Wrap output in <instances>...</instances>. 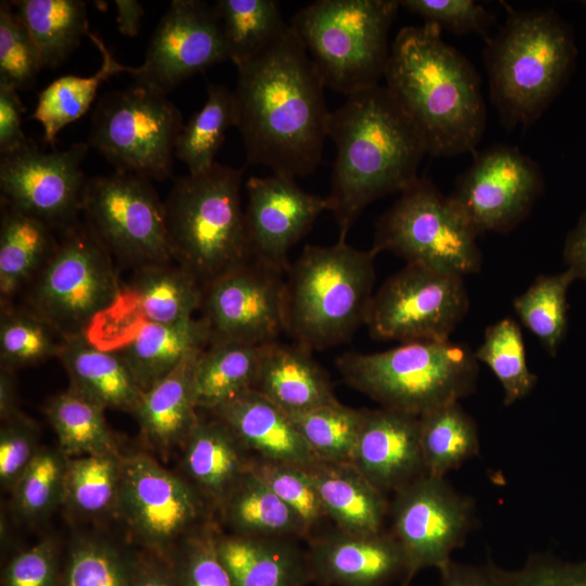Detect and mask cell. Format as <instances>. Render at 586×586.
<instances>
[{
    "label": "cell",
    "instance_id": "8992f818",
    "mask_svg": "<svg viewBox=\"0 0 586 586\" xmlns=\"http://www.w3.org/2000/svg\"><path fill=\"white\" fill-rule=\"evenodd\" d=\"M243 171L215 163L181 176L164 203L171 257L203 285L253 257L242 207Z\"/></svg>",
    "mask_w": 586,
    "mask_h": 586
},
{
    "label": "cell",
    "instance_id": "ba28073f",
    "mask_svg": "<svg viewBox=\"0 0 586 586\" xmlns=\"http://www.w3.org/2000/svg\"><path fill=\"white\" fill-rule=\"evenodd\" d=\"M398 0H317L302 8L291 27L326 87L346 97L380 84Z\"/></svg>",
    "mask_w": 586,
    "mask_h": 586
},
{
    "label": "cell",
    "instance_id": "cb8c5ba5",
    "mask_svg": "<svg viewBox=\"0 0 586 586\" xmlns=\"http://www.w3.org/2000/svg\"><path fill=\"white\" fill-rule=\"evenodd\" d=\"M183 476L216 510L249 470L251 453L220 419L199 418L181 445Z\"/></svg>",
    "mask_w": 586,
    "mask_h": 586
},
{
    "label": "cell",
    "instance_id": "603a6c76",
    "mask_svg": "<svg viewBox=\"0 0 586 586\" xmlns=\"http://www.w3.org/2000/svg\"><path fill=\"white\" fill-rule=\"evenodd\" d=\"M209 413L224 421L252 456L302 468L318 460L289 416L255 391H246Z\"/></svg>",
    "mask_w": 586,
    "mask_h": 586
},
{
    "label": "cell",
    "instance_id": "ffe728a7",
    "mask_svg": "<svg viewBox=\"0 0 586 586\" xmlns=\"http://www.w3.org/2000/svg\"><path fill=\"white\" fill-rule=\"evenodd\" d=\"M245 220L253 257L286 273L289 251L326 211L328 198L308 193L278 174L251 177L245 184Z\"/></svg>",
    "mask_w": 586,
    "mask_h": 586
},
{
    "label": "cell",
    "instance_id": "94428289",
    "mask_svg": "<svg viewBox=\"0 0 586 586\" xmlns=\"http://www.w3.org/2000/svg\"><path fill=\"white\" fill-rule=\"evenodd\" d=\"M117 27L120 34L128 37H136L140 29L141 18L144 9L137 0H116Z\"/></svg>",
    "mask_w": 586,
    "mask_h": 586
},
{
    "label": "cell",
    "instance_id": "8d00e7d4",
    "mask_svg": "<svg viewBox=\"0 0 586 586\" xmlns=\"http://www.w3.org/2000/svg\"><path fill=\"white\" fill-rule=\"evenodd\" d=\"M419 424L421 454L428 475L445 477L480 450L477 426L459 402L419 417Z\"/></svg>",
    "mask_w": 586,
    "mask_h": 586
},
{
    "label": "cell",
    "instance_id": "6125c7cd",
    "mask_svg": "<svg viewBox=\"0 0 586 586\" xmlns=\"http://www.w3.org/2000/svg\"><path fill=\"white\" fill-rule=\"evenodd\" d=\"M22 412L18 408V397L13 370L1 367L0 370V418L8 420Z\"/></svg>",
    "mask_w": 586,
    "mask_h": 586
},
{
    "label": "cell",
    "instance_id": "d4e9b609",
    "mask_svg": "<svg viewBox=\"0 0 586 586\" xmlns=\"http://www.w3.org/2000/svg\"><path fill=\"white\" fill-rule=\"evenodd\" d=\"M252 391L286 415L304 412L339 402L326 371L298 344L278 341L264 345Z\"/></svg>",
    "mask_w": 586,
    "mask_h": 586
},
{
    "label": "cell",
    "instance_id": "db71d44e",
    "mask_svg": "<svg viewBox=\"0 0 586 586\" xmlns=\"http://www.w3.org/2000/svg\"><path fill=\"white\" fill-rule=\"evenodd\" d=\"M399 5L424 20L457 35L484 34L493 15L473 0H400Z\"/></svg>",
    "mask_w": 586,
    "mask_h": 586
},
{
    "label": "cell",
    "instance_id": "9c48e42d",
    "mask_svg": "<svg viewBox=\"0 0 586 586\" xmlns=\"http://www.w3.org/2000/svg\"><path fill=\"white\" fill-rule=\"evenodd\" d=\"M122 296L112 255L87 225L63 231L55 250L29 283L28 309L62 337L87 334L94 319Z\"/></svg>",
    "mask_w": 586,
    "mask_h": 586
},
{
    "label": "cell",
    "instance_id": "6da1fadb",
    "mask_svg": "<svg viewBox=\"0 0 586 586\" xmlns=\"http://www.w3.org/2000/svg\"><path fill=\"white\" fill-rule=\"evenodd\" d=\"M237 128L246 161L304 177L319 165L331 112L324 84L291 25L259 55L234 64Z\"/></svg>",
    "mask_w": 586,
    "mask_h": 586
},
{
    "label": "cell",
    "instance_id": "5bb4252c",
    "mask_svg": "<svg viewBox=\"0 0 586 586\" xmlns=\"http://www.w3.org/2000/svg\"><path fill=\"white\" fill-rule=\"evenodd\" d=\"M468 308L462 277L407 264L373 293L365 326L377 340L446 341Z\"/></svg>",
    "mask_w": 586,
    "mask_h": 586
},
{
    "label": "cell",
    "instance_id": "d6986e66",
    "mask_svg": "<svg viewBox=\"0 0 586 586\" xmlns=\"http://www.w3.org/2000/svg\"><path fill=\"white\" fill-rule=\"evenodd\" d=\"M229 60L215 7L174 0L158 22L144 62L131 67L136 84L167 94L183 80Z\"/></svg>",
    "mask_w": 586,
    "mask_h": 586
},
{
    "label": "cell",
    "instance_id": "f5cc1de1",
    "mask_svg": "<svg viewBox=\"0 0 586 586\" xmlns=\"http://www.w3.org/2000/svg\"><path fill=\"white\" fill-rule=\"evenodd\" d=\"M40 448L39 429L29 417L20 412L2 421L0 429V482L3 488L13 489Z\"/></svg>",
    "mask_w": 586,
    "mask_h": 586
},
{
    "label": "cell",
    "instance_id": "ac0fdd59",
    "mask_svg": "<svg viewBox=\"0 0 586 586\" xmlns=\"http://www.w3.org/2000/svg\"><path fill=\"white\" fill-rule=\"evenodd\" d=\"M543 188V174L531 157L497 144L474 157L449 196L479 234L507 232L527 216Z\"/></svg>",
    "mask_w": 586,
    "mask_h": 586
},
{
    "label": "cell",
    "instance_id": "b9f144b4",
    "mask_svg": "<svg viewBox=\"0 0 586 586\" xmlns=\"http://www.w3.org/2000/svg\"><path fill=\"white\" fill-rule=\"evenodd\" d=\"M575 280L569 269L543 275L513 300V308L521 322L552 356L557 354L568 331L566 296Z\"/></svg>",
    "mask_w": 586,
    "mask_h": 586
},
{
    "label": "cell",
    "instance_id": "484cf974",
    "mask_svg": "<svg viewBox=\"0 0 586 586\" xmlns=\"http://www.w3.org/2000/svg\"><path fill=\"white\" fill-rule=\"evenodd\" d=\"M298 542L216 533L217 552L233 586L310 584L306 549Z\"/></svg>",
    "mask_w": 586,
    "mask_h": 586
},
{
    "label": "cell",
    "instance_id": "bcb514c9",
    "mask_svg": "<svg viewBox=\"0 0 586 586\" xmlns=\"http://www.w3.org/2000/svg\"><path fill=\"white\" fill-rule=\"evenodd\" d=\"M67 461L59 447L40 448L11 491L13 510L20 519L37 522L62 505Z\"/></svg>",
    "mask_w": 586,
    "mask_h": 586
},
{
    "label": "cell",
    "instance_id": "4fadbf2b",
    "mask_svg": "<svg viewBox=\"0 0 586 586\" xmlns=\"http://www.w3.org/2000/svg\"><path fill=\"white\" fill-rule=\"evenodd\" d=\"M81 211L107 252L138 268L171 262L165 206L152 181L115 170L87 180Z\"/></svg>",
    "mask_w": 586,
    "mask_h": 586
},
{
    "label": "cell",
    "instance_id": "f907efd6",
    "mask_svg": "<svg viewBox=\"0 0 586 586\" xmlns=\"http://www.w3.org/2000/svg\"><path fill=\"white\" fill-rule=\"evenodd\" d=\"M217 527L209 522L184 538L170 559L179 586H233L216 548Z\"/></svg>",
    "mask_w": 586,
    "mask_h": 586
},
{
    "label": "cell",
    "instance_id": "e575fe53",
    "mask_svg": "<svg viewBox=\"0 0 586 586\" xmlns=\"http://www.w3.org/2000/svg\"><path fill=\"white\" fill-rule=\"evenodd\" d=\"M102 55V64L97 73L89 77L65 75L53 80L38 95L36 109L31 115L42 125L43 139L54 145L61 129L81 117L93 102L101 84L122 72L130 74L131 67L118 63L104 42L97 35L88 31Z\"/></svg>",
    "mask_w": 586,
    "mask_h": 586
},
{
    "label": "cell",
    "instance_id": "ab89813d",
    "mask_svg": "<svg viewBox=\"0 0 586 586\" xmlns=\"http://www.w3.org/2000/svg\"><path fill=\"white\" fill-rule=\"evenodd\" d=\"M122 470L120 453L68 457L62 506L85 518L115 514Z\"/></svg>",
    "mask_w": 586,
    "mask_h": 586
},
{
    "label": "cell",
    "instance_id": "4316f807",
    "mask_svg": "<svg viewBox=\"0 0 586 586\" xmlns=\"http://www.w3.org/2000/svg\"><path fill=\"white\" fill-rule=\"evenodd\" d=\"M69 388L103 409L132 413L143 390L117 349L103 348L87 334L63 337L58 355Z\"/></svg>",
    "mask_w": 586,
    "mask_h": 586
},
{
    "label": "cell",
    "instance_id": "277c9868",
    "mask_svg": "<svg viewBox=\"0 0 586 586\" xmlns=\"http://www.w3.org/2000/svg\"><path fill=\"white\" fill-rule=\"evenodd\" d=\"M569 25L552 10L508 8L487 41L489 95L507 127H527L562 89L576 59Z\"/></svg>",
    "mask_w": 586,
    "mask_h": 586
},
{
    "label": "cell",
    "instance_id": "ee69618b",
    "mask_svg": "<svg viewBox=\"0 0 586 586\" xmlns=\"http://www.w3.org/2000/svg\"><path fill=\"white\" fill-rule=\"evenodd\" d=\"M138 557L102 538H76L62 564L60 586H132Z\"/></svg>",
    "mask_w": 586,
    "mask_h": 586
},
{
    "label": "cell",
    "instance_id": "7bdbcfd3",
    "mask_svg": "<svg viewBox=\"0 0 586 586\" xmlns=\"http://www.w3.org/2000/svg\"><path fill=\"white\" fill-rule=\"evenodd\" d=\"M288 416L318 459L352 462L365 409H354L335 402Z\"/></svg>",
    "mask_w": 586,
    "mask_h": 586
},
{
    "label": "cell",
    "instance_id": "e0dca14e",
    "mask_svg": "<svg viewBox=\"0 0 586 586\" xmlns=\"http://www.w3.org/2000/svg\"><path fill=\"white\" fill-rule=\"evenodd\" d=\"M89 144L43 152L29 139L20 149L0 155L1 199L52 229L76 224L87 180L81 169Z\"/></svg>",
    "mask_w": 586,
    "mask_h": 586
},
{
    "label": "cell",
    "instance_id": "9a60e30c",
    "mask_svg": "<svg viewBox=\"0 0 586 586\" xmlns=\"http://www.w3.org/2000/svg\"><path fill=\"white\" fill-rule=\"evenodd\" d=\"M388 530L407 564L403 586L423 569H444L466 540L474 521L473 500L445 477L424 474L393 494Z\"/></svg>",
    "mask_w": 586,
    "mask_h": 586
},
{
    "label": "cell",
    "instance_id": "681fc988",
    "mask_svg": "<svg viewBox=\"0 0 586 586\" xmlns=\"http://www.w3.org/2000/svg\"><path fill=\"white\" fill-rule=\"evenodd\" d=\"M9 1L0 2V84L30 88L43 67L38 49Z\"/></svg>",
    "mask_w": 586,
    "mask_h": 586
},
{
    "label": "cell",
    "instance_id": "8fae6325",
    "mask_svg": "<svg viewBox=\"0 0 586 586\" xmlns=\"http://www.w3.org/2000/svg\"><path fill=\"white\" fill-rule=\"evenodd\" d=\"M182 126L181 113L167 94L136 84L99 100L89 143L118 171L164 180L173 174Z\"/></svg>",
    "mask_w": 586,
    "mask_h": 586
},
{
    "label": "cell",
    "instance_id": "1f68e13d",
    "mask_svg": "<svg viewBox=\"0 0 586 586\" xmlns=\"http://www.w3.org/2000/svg\"><path fill=\"white\" fill-rule=\"evenodd\" d=\"M128 295L139 321L177 323L202 309L204 285L177 263H154L136 268Z\"/></svg>",
    "mask_w": 586,
    "mask_h": 586
},
{
    "label": "cell",
    "instance_id": "816d5d0a",
    "mask_svg": "<svg viewBox=\"0 0 586 586\" xmlns=\"http://www.w3.org/2000/svg\"><path fill=\"white\" fill-rule=\"evenodd\" d=\"M500 586H586V558L566 562L550 555H531L519 569L487 562Z\"/></svg>",
    "mask_w": 586,
    "mask_h": 586
},
{
    "label": "cell",
    "instance_id": "f35d334b",
    "mask_svg": "<svg viewBox=\"0 0 586 586\" xmlns=\"http://www.w3.org/2000/svg\"><path fill=\"white\" fill-rule=\"evenodd\" d=\"M214 7L233 64L259 55L290 28L276 0H218Z\"/></svg>",
    "mask_w": 586,
    "mask_h": 586
},
{
    "label": "cell",
    "instance_id": "f6af8a7d",
    "mask_svg": "<svg viewBox=\"0 0 586 586\" xmlns=\"http://www.w3.org/2000/svg\"><path fill=\"white\" fill-rule=\"evenodd\" d=\"M474 356L499 381L506 406L526 397L537 383L536 374L527 367L523 336L513 319L504 318L489 326Z\"/></svg>",
    "mask_w": 586,
    "mask_h": 586
},
{
    "label": "cell",
    "instance_id": "2e32d148",
    "mask_svg": "<svg viewBox=\"0 0 586 586\" xmlns=\"http://www.w3.org/2000/svg\"><path fill=\"white\" fill-rule=\"evenodd\" d=\"M285 273L252 257L206 285L202 317L211 342L264 345L284 332Z\"/></svg>",
    "mask_w": 586,
    "mask_h": 586
},
{
    "label": "cell",
    "instance_id": "836d02e7",
    "mask_svg": "<svg viewBox=\"0 0 586 586\" xmlns=\"http://www.w3.org/2000/svg\"><path fill=\"white\" fill-rule=\"evenodd\" d=\"M264 345L238 342L209 343L200 353L195 362L194 386L198 408L209 412L252 390Z\"/></svg>",
    "mask_w": 586,
    "mask_h": 586
},
{
    "label": "cell",
    "instance_id": "d6a6232c",
    "mask_svg": "<svg viewBox=\"0 0 586 586\" xmlns=\"http://www.w3.org/2000/svg\"><path fill=\"white\" fill-rule=\"evenodd\" d=\"M52 228L1 199L0 295L12 297L31 281L58 245Z\"/></svg>",
    "mask_w": 586,
    "mask_h": 586
},
{
    "label": "cell",
    "instance_id": "d590c367",
    "mask_svg": "<svg viewBox=\"0 0 586 586\" xmlns=\"http://www.w3.org/2000/svg\"><path fill=\"white\" fill-rule=\"evenodd\" d=\"M11 3L30 34L43 67L63 63L89 31L85 1L17 0Z\"/></svg>",
    "mask_w": 586,
    "mask_h": 586
},
{
    "label": "cell",
    "instance_id": "680465c9",
    "mask_svg": "<svg viewBox=\"0 0 586 586\" xmlns=\"http://www.w3.org/2000/svg\"><path fill=\"white\" fill-rule=\"evenodd\" d=\"M440 572V586H500L488 564L473 565L451 560Z\"/></svg>",
    "mask_w": 586,
    "mask_h": 586
},
{
    "label": "cell",
    "instance_id": "7c38bea8",
    "mask_svg": "<svg viewBox=\"0 0 586 586\" xmlns=\"http://www.w3.org/2000/svg\"><path fill=\"white\" fill-rule=\"evenodd\" d=\"M209 509L184 476L151 456H123L115 514L146 552L170 558L184 538L211 522Z\"/></svg>",
    "mask_w": 586,
    "mask_h": 586
},
{
    "label": "cell",
    "instance_id": "f546056e",
    "mask_svg": "<svg viewBox=\"0 0 586 586\" xmlns=\"http://www.w3.org/2000/svg\"><path fill=\"white\" fill-rule=\"evenodd\" d=\"M135 327L117 351L143 391L211 342L209 327L202 316L168 324L139 321Z\"/></svg>",
    "mask_w": 586,
    "mask_h": 586
},
{
    "label": "cell",
    "instance_id": "83f0119b",
    "mask_svg": "<svg viewBox=\"0 0 586 586\" xmlns=\"http://www.w3.org/2000/svg\"><path fill=\"white\" fill-rule=\"evenodd\" d=\"M331 523L352 534L383 532L388 518L387 495L353 464L316 460L304 467Z\"/></svg>",
    "mask_w": 586,
    "mask_h": 586
},
{
    "label": "cell",
    "instance_id": "44dd1931",
    "mask_svg": "<svg viewBox=\"0 0 586 586\" xmlns=\"http://www.w3.org/2000/svg\"><path fill=\"white\" fill-rule=\"evenodd\" d=\"M306 543L310 581L317 586H388L406 577L404 552L387 530L352 534L333 526Z\"/></svg>",
    "mask_w": 586,
    "mask_h": 586
},
{
    "label": "cell",
    "instance_id": "52a82bcc",
    "mask_svg": "<svg viewBox=\"0 0 586 586\" xmlns=\"http://www.w3.org/2000/svg\"><path fill=\"white\" fill-rule=\"evenodd\" d=\"M343 381L382 408L421 417L475 390L479 361L464 344L416 341L336 359Z\"/></svg>",
    "mask_w": 586,
    "mask_h": 586
},
{
    "label": "cell",
    "instance_id": "74e56055",
    "mask_svg": "<svg viewBox=\"0 0 586 586\" xmlns=\"http://www.w3.org/2000/svg\"><path fill=\"white\" fill-rule=\"evenodd\" d=\"M102 407L72 388L53 396L44 413L67 457L119 453Z\"/></svg>",
    "mask_w": 586,
    "mask_h": 586
},
{
    "label": "cell",
    "instance_id": "3957f363",
    "mask_svg": "<svg viewBox=\"0 0 586 586\" xmlns=\"http://www.w3.org/2000/svg\"><path fill=\"white\" fill-rule=\"evenodd\" d=\"M431 23L403 27L391 44L385 87L436 157L474 150L486 126L481 81Z\"/></svg>",
    "mask_w": 586,
    "mask_h": 586
},
{
    "label": "cell",
    "instance_id": "30bf717a",
    "mask_svg": "<svg viewBox=\"0 0 586 586\" xmlns=\"http://www.w3.org/2000/svg\"><path fill=\"white\" fill-rule=\"evenodd\" d=\"M477 235L450 196L419 177L379 219L372 249L463 278L481 268Z\"/></svg>",
    "mask_w": 586,
    "mask_h": 586
},
{
    "label": "cell",
    "instance_id": "60d3db41",
    "mask_svg": "<svg viewBox=\"0 0 586 586\" xmlns=\"http://www.w3.org/2000/svg\"><path fill=\"white\" fill-rule=\"evenodd\" d=\"M237 126L233 91L224 85L211 84L202 109L182 126L178 136L175 157L188 168V174L209 169L221 148L226 132Z\"/></svg>",
    "mask_w": 586,
    "mask_h": 586
},
{
    "label": "cell",
    "instance_id": "11a10c76",
    "mask_svg": "<svg viewBox=\"0 0 586 586\" xmlns=\"http://www.w3.org/2000/svg\"><path fill=\"white\" fill-rule=\"evenodd\" d=\"M62 563L53 538L16 552L2 573V586H60Z\"/></svg>",
    "mask_w": 586,
    "mask_h": 586
},
{
    "label": "cell",
    "instance_id": "7dc6e473",
    "mask_svg": "<svg viewBox=\"0 0 586 586\" xmlns=\"http://www.w3.org/2000/svg\"><path fill=\"white\" fill-rule=\"evenodd\" d=\"M249 469L298 517L308 539L329 528L331 521L304 468L252 456Z\"/></svg>",
    "mask_w": 586,
    "mask_h": 586
},
{
    "label": "cell",
    "instance_id": "4dcf8cb0",
    "mask_svg": "<svg viewBox=\"0 0 586 586\" xmlns=\"http://www.w3.org/2000/svg\"><path fill=\"white\" fill-rule=\"evenodd\" d=\"M216 510L231 534L308 539L298 517L250 469Z\"/></svg>",
    "mask_w": 586,
    "mask_h": 586
},
{
    "label": "cell",
    "instance_id": "91938a15",
    "mask_svg": "<svg viewBox=\"0 0 586 586\" xmlns=\"http://www.w3.org/2000/svg\"><path fill=\"white\" fill-rule=\"evenodd\" d=\"M563 258L576 280H586V211L566 237Z\"/></svg>",
    "mask_w": 586,
    "mask_h": 586
},
{
    "label": "cell",
    "instance_id": "9f6ffc18",
    "mask_svg": "<svg viewBox=\"0 0 586 586\" xmlns=\"http://www.w3.org/2000/svg\"><path fill=\"white\" fill-rule=\"evenodd\" d=\"M23 112L17 90L0 84V155L20 149L29 140L22 128Z\"/></svg>",
    "mask_w": 586,
    "mask_h": 586
},
{
    "label": "cell",
    "instance_id": "f1b7e54d",
    "mask_svg": "<svg viewBox=\"0 0 586 586\" xmlns=\"http://www.w3.org/2000/svg\"><path fill=\"white\" fill-rule=\"evenodd\" d=\"M201 352L189 355L170 373L143 391L132 415L151 446L163 450L181 446L196 424L200 416L194 369Z\"/></svg>",
    "mask_w": 586,
    "mask_h": 586
},
{
    "label": "cell",
    "instance_id": "7a4b0ae2",
    "mask_svg": "<svg viewBox=\"0 0 586 586\" xmlns=\"http://www.w3.org/2000/svg\"><path fill=\"white\" fill-rule=\"evenodd\" d=\"M335 146L328 198L345 241L351 227L375 200L402 193L418 177L426 152L407 114L380 84L347 95L331 112L329 133Z\"/></svg>",
    "mask_w": 586,
    "mask_h": 586
},
{
    "label": "cell",
    "instance_id": "6f0895ef",
    "mask_svg": "<svg viewBox=\"0 0 586 586\" xmlns=\"http://www.w3.org/2000/svg\"><path fill=\"white\" fill-rule=\"evenodd\" d=\"M132 586H179L171 559L146 551L139 556Z\"/></svg>",
    "mask_w": 586,
    "mask_h": 586
},
{
    "label": "cell",
    "instance_id": "5b68a950",
    "mask_svg": "<svg viewBox=\"0 0 586 586\" xmlns=\"http://www.w3.org/2000/svg\"><path fill=\"white\" fill-rule=\"evenodd\" d=\"M377 255L341 240L306 245L285 273L284 332L309 352L352 336L373 296Z\"/></svg>",
    "mask_w": 586,
    "mask_h": 586
},
{
    "label": "cell",
    "instance_id": "7402d4cb",
    "mask_svg": "<svg viewBox=\"0 0 586 586\" xmlns=\"http://www.w3.org/2000/svg\"><path fill=\"white\" fill-rule=\"evenodd\" d=\"M351 464L385 495L424 475L419 417L382 407L365 409Z\"/></svg>",
    "mask_w": 586,
    "mask_h": 586
},
{
    "label": "cell",
    "instance_id": "c3c4849f",
    "mask_svg": "<svg viewBox=\"0 0 586 586\" xmlns=\"http://www.w3.org/2000/svg\"><path fill=\"white\" fill-rule=\"evenodd\" d=\"M47 321L29 310L4 308L0 321L1 367L14 370L59 355L62 340ZM60 335V334H59Z\"/></svg>",
    "mask_w": 586,
    "mask_h": 586
}]
</instances>
